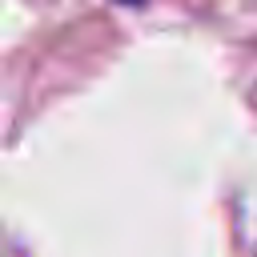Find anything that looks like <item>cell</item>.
<instances>
[{
  "mask_svg": "<svg viewBox=\"0 0 257 257\" xmlns=\"http://www.w3.org/2000/svg\"><path fill=\"white\" fill-rule=\"evenodd\" d=\"M120 4H137V0H120Z\"/></svg>",
  "mask_w": 257,
  "mask_h": 257,
  "instance_id": "cell-1",
  "label": "cell"
}]
</instances>
